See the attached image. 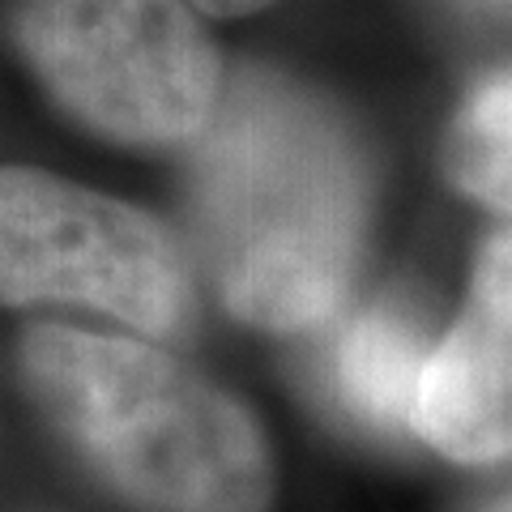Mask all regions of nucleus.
I'll return each instance as SVG.
<instances>
[{
    "label": "nucleus",
    "mask_w": 512,
    "mask_h": 512,
    "mask_svg": "<svg viewBox=\"0 0 512 512\" xmlns=\"http://www.w3.org/2000/svg\"><path fill=\"white\" fill-rule=\"evenodd\" d=\"M192 218L222 303L256 329L329 320L355 282L367 175L338 116L278 77L218 99L192 163Z\"/></svg>",
    "instance_id": "1"
},
{
    "label": "nucleus",
    "mask_w": 512,
    "mask_h": 512,
    "mask_svg": "<svg viewBox=\"0 0 512 512\" xmlns=\"http://www.w3.org/2000/svg\"><path fill=\"white\" fill-rule=\"evenodd\" d=\"M39 406L120 491L171 512H261L269 457L244 406L141 342L69 325L22 338Z\"/></svg>",
    "instance_id": "2"
},
{
    "label": "nucleus",
    "mask_w": 512,
    "mask_h": 512,
    "mask_svg": "<svg viewBox=\"0 0 512 512\" xmlns=\"http://www.w3.org/2000/svg\"><path fill=\"white\" fill-rule=\"evenodd\" d=\"M13 43L47 94L124 146H180L218 111V52L184 0H13Z\"/></svg>",
    "instance_id": "3"
},
{
    "label": "nucleus",
    "mask_w": 512,
    "mask_h": 512,
    "mask_svg": "<svg viewBox=\"0 0 512 512\" xmlns=\"http://www.w3.org/2000/svg\"><path fill=\"white\" fill-rule=\"evenodd\" d=\"M0 299L82 303L163 338L184 320V261L150 214L30 167H0Z\"/></svg>",
    "instance_id": "4"
},
{
    "label": "nucleus",
    "mask_w": 512,
    "mask_h": 512,
    "mask_svg": "<svg viewBox=\"0 0 512 512\" xmlns=\"http://www.w3.org/2000/svg\"><path fill=\"white\" fill-rule=\"evenodd\" d=\"M410 427L453 461L512 457V316L470 303L423 363Z\"/></svg>",
    "instance_id": "5"
},
{
    "label": "nucleus",
    "mask_w": 512,
    "mask_h": 512,
    "mask_svg": "<svg viewBox=\"0 0 512 512\" xmlns=\"http://www.w3.org/2000/svg\"><path fill=\"white\" fill-rule=\"evenodd\" d=\"M427 350L419 325L402 308H367L333 333L325 380L338 406L376 431L410 427L414 389H419Z\"/></svg>",
    "instance_id": "6"
},
{
    "label": "nucleus",
    "mask_w": 512,
    "mask_h": 512,
    "mask_svg": "<svg viewBox=\"0 0 512 512\" xmlns=\"http://www.w3.org/2000/svg\"><path fill=\"white\" fill-rule=\"evenodd\" d=\"M444 171L466 197L512 210V73L483 82L453 116Z\"/></svg>",
    "instance_id": "7"
},
{
    "label": "nucleus",
    "mask_w": 512,
    "mask_h": 512,
    "mask_svg": "<svg viewBox=\"0 0 512 512\" xmlns=\"http://www.w3.org/2000/svg\"><path fill=\"white\" fill-rule=\"evenodd\" d=\"M470 303H483L491 312L512 316V231H500L478 252Z\"/></svg>",
    "instance_id": "8"
},
{
    "label": "nucleus",
    "mask_w": 512,
    "mask_h": 512,
    "mask_svg": "<svg viewBox=\"0 0 512 512\" xmlns=\"http://www.w3.org/2000/svg\"><path fill=\"white\" fill-rule=\"evenodd\" d=\"M192 5H201L205 13H218V18H239V13H252L269 5V0H192Z\"/></svg>",
    "instance_id": "9"
},
{
    "label": "nucleus",
    "mask_w": 512,
    "mask_h": 512,
    "mask_svg": "<svg viewBox=\"0 0 512 512\" xmlns=\"http://www.w3.org/2000/svg\"><path fill=\"white\" fill-rule=\"evenodd\" d=\"M487 512H512V495H504V500H495Z\"/></svg>",
    "instance_id": "10"
}]
</instances>
